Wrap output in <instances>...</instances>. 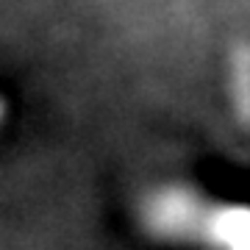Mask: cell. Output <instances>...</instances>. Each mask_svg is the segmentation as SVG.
<instances>
[{
	"label": "cell",
	"mask_w": 250,
	"mask_h": 250,
	"mask_svg": "<svg viewBox=\"0 0 250 250\" xmlns=\"http://www.w3.org/2000/svg\"><path fill=\"white\" fill-rule=\"evenodd\" d=\"M0 123H3V103H0Z\"/></svg>",
	"instance_id": "obj_1"
}]
</instances>
